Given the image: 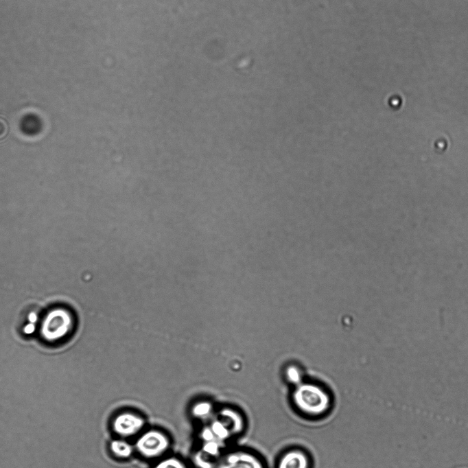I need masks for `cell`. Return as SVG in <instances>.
<instances>
[{"instance_id":"3957f363","label":"cell","mask_w":468,"mask_h":468,"mask_svg":"<svg viewBox=\"0 0 468 468\" xmlns=\"http://www.w3.org/2000/svg\"><path fill=\"white\" fill-rule=\"evenodd\" d=\"M217 468H266V466L257 452L239 449L220 457Z\"/></svg>"},{"instance_id":"9c48e42d","label":"cell","mask_w":468,"mask_h":468,"mask_svg":"<svg viewBox=\"0 0 468 468\" xmlns=\"http://www.w3.org/2000/svg\"><path fill=\"white\" fill-rule=\"evenodd\" d=\"M20 126L25 134L34 135L39 132L41 128V122L36 115L29 114L23 118Z\"/></svg>"},{"instance_id":"30bf717a","label":"cell","mask_w":468,"mask_h":468,"mask_svg":"<svg viewBox=\"0 0 468 468\" xmlns=\"http://www.w3.org/2000/svg\"><path fill=\"white\" fill-rule=\"evenodd\" d=\"M201 449L197 450L192 456V461L197 468H217L218 463Z\"/></svg>"},{"instance_id":"8992f818","label":"cell","mask_w":468,"mask_h":468,"mask_svg":"<svg viewBox=\"0 0 468 468\" xmlns=\"http://www.w3.org/2000/svg\"><path fill=\"white\" fill-rule=\"evenodd\" d=\"M215 414L229 425L235 436L244 431L245 428L244 418L242 414L236 409L224 407L215 412Z\"/></svg>"},{"instance_id":"4fadbf2b","label":"cell","mask_w":468,"mask_h":468,"mask_svg":"<svg viewBox=\"0 0 468 468\" xmlns=\"http://www.w3.org/2000/svg\"><path fill=\"white\" fill-rule=\"evenodd\" d=\"M50 323H51V325H54V323H53L51 321ZM55 323H55V325H56V324L58 323V321L56 320V321H55ZM55 327L58 328V325H55Z\"/></svg>"},{"instance_id":"8fae6325","label":"cell","mask_w":468,"mask_h":468,"mask_svg":"<svg viewBox=\"0 0 468 468\" xmlns=\"http://www.w3.org/2000/svg\"><path fill=\"white\" fill-rule=\"evenodd\" d=\"M153 468H187V467L180 458L171 456L160 458Z\"/></svg>"},{"instance_id":"52a82bcc","label":"cell","mask_w":468,"mask_h":468,"mask_svg":"<svg viewBox=\"0 0 468 468\" xmlns=\"http://www.w3.org/2000/svg\"><path fill=\"white\" fill-rule=\"evenodd\" d=\"M190 412L194 419L203 422H209L215 414L213 404L207 400H200L194 403Z\"/></svg>"},{"instance_id":"ba28073f","label":"cell","mask_w":468,"mask_h":468,"mask_svg":"<svg viewBox=\"0 0 468 468\" xmlns=\"http://www.w3.org/2000/svg\"><path fill=\"white\" fill-rule=\"evenodd\" d=\"M109 449L113 456L119 459H128L135 452L134 445L119 437L110 442Z\"/></svg>"},{"instance_id":"277c9868","label":"cell","mask_w":468,"mask_h":468,"mask_svg":"<svg viewBox=\"0 0 468 468\" xmlns=\"http://www.w3.org/2000/svg\"><path fill=\"white\" fill-rule=\"evenodd\" d=\"M145 426V420L141 415L130 411L116 414L111 423L113 432L119 438H127L138 436Z\"/></svg>"},{"instance_id":"7a4b0ae2","label":"cell","mask_w":468,"mask_h":468,"mask_svg":"<svg viewBox=\"0 0 468 468\" xmlns=\"http://www.w3.org/2000/svg\"><path fill=\"white\" fill-rule=\"evenodd\" d=\"M170 446L169 436L157 429L143 431L137 436L134 444L135 452L148 460L161 458L167 452Z\"/></svg>"},{"instance_id":"5b68a950","label":"cell","mask_w":468,"mask_h":468,"mask_svg":"<svg viewBox=\"0 0 468 468\" xmlns=\"http://www.w3.org/2000/svg\"><path fill=\"white\" fill-rule=\"evenodd\" d=\"M311 458L308 453L297 447L283 452L277 463V468H311Z\"/></svg>"},{"instance_id":"7c38bea8","label":"cell","mask_w":468,"mask_h":468,"mask_svg":"<svg viewBox=\"0 0 468 468\" xmlns=\"http://www.w3.org/2000/svg\"><path fill=\"white\" fill-rule=\"evenodd\" d=\"M286 379L293 386L298 385L303 381L300 371L294 367H290L287 370Z\"/></svg>"},{"instance_id":"6da1fadb","label":"cell","mask_w":468,"mask_h":468,"mask_svg":"<svg viewBox=\"0 0 468 468\" xmlns=\"http://www.w3.org/2000/svg\"><path fill=\"white\" fill-rule=\"evenodd\" d=\"M291 401L296 410L309 417H319L331 409L332 399L329 392L321 385L303 381L293 386Z\"/></svg>"}]
</instances>
